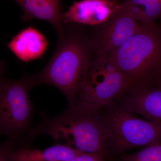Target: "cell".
Wrapping results in <instances>:
<instances>
[{
    "label": "cell",
    "instance_id": "9a60e30c",
    "mask_svg": "<svg viewBox=\"0 0 161 161\" xmlns=\"http://www.w3.org/2000/svg\"><path fill=\"white\" fill-rule=\"evenodd\" d=\"M14 148L13 141L9 140L1 144L0 147V161H11V153Z\"/></svg>",
    "mask_w": 161,
    "mask_h": 161
},
{
    "label": "cell",
    "instance_id": "8fae6325",
    "mask_svg": "<svg viewBox=\"0 0 161 161\" xmlns=\"http://www.w3.org/2000/svg\"><path fill=\"white\" fill-rule=\"evenodd\" d=\"M7 45L17 58L28 62L41 58L48 43L41 32L30 26L19 32Z\"/></svg>",
    "mask_w": 161,
    "mask_h": 161
},
{
    "label": "cell",
    "instance_id": "8992f818",
    "mask_svg": "<svg viewBox=\"0 0 161 161\" xmlns=\"http://www.w3.org/2000/svg\"><path fill=\"white\" fill-rule=\"evenodd\" d=\"M126 91L125 79L118 68L108 56L95 55L77 99L101 108H108Z\"/></svg>",
    "mask_w": 161,
    "mask_h": 161
},
{
    "label": "cell",
    "instance_id": "6da1fadb",
    "mask_svg": "<svg viewBox=\"0 0 161 161\" xmlns=\"http://www.w3.org/2000/svg\"><path fill=\"white\" fill-rule=\"evenodd\" d=\"M82 25H64L54 53L45 67L30 77L33 87L48 84L62 92L69 105L77 102V95L95 57L89 35Z\"/></svg>",
    "mask_w": 161,
    "mask_h": 161
},
{
    "label": "cell",
    "instance_id": "4fadbf2b",
    "mask_svg": "<svg viewBox=\"0 0 161 161\" xmlns=\"http://www.w3.org/2000/svg\"><path fill=\"white\" fill-rule=\"evenodd\" d=\"M122 3L139 23L149 25L161 20V0H124Z\"/></svg>",
    "mask_w": 161,
    "mask_h": 161
},
{
    "label": "cell",
    "instance_id": "9c48e42d",
    "mask_svg": "<svg viewBox=\"0 0 161 161\" xmlns=\"http://www.w3.org/2000/svg\"><path fill=\"white\" fill-rule=\"evenodd\" d=\"M117 99L126 109L147 120L161 124V84L150 89L126 94Z\"/></svg>",
    "mask_w": 161,
    "mask_h": 161
},
{
    "label": "cell",
    "instance_id": "5bb4252c",
    "mask_svg": "<svg viewBox=\"0 0 161 161\" xmlns=\"http://www.w3.org/2000/svg\"><path fill=\"white\" fill-rule=\"evenodd\" d=\"M122 161H161V143L146 147L134 154L123 156Z\"/></svg>",
    "mask_w": 161,
    "mask_h": 161
},
{
    "label": "cell",
    "instance_id": "7a4b0ae2",
    "mask_svg": "<svg viewBox=\"0 0 161 161\" xmlns=\"http://www.w3.org/2000/svg\"><path fill=\"white\" fill-rule=\"evenodd\" d=\"M102 109L77 101L60 115L44 119L31 131L30 137L48 135L56 144L106 157L112 134Z\"/></svg>",
    "mask_w": 161,
    "mask_h": 161
},
{
    "label": "cell",
    "instance_id": "277c9868",
    "mask_svg": "<svg viewBox=\"0 0 161 161\" xmlns=\"http://www.w3.org/2000/svg\"><path fill=\"white\" fill-rule=\"evenodd\" d=\"M104 118L112 136L108 142L115 152L121 153L137 147L161 143V124L144 120L119 105L108 107Z\"/></svg>",
    "mask_w": 161,
    "mask_h": 161
},
{
    "label": "cell",
    "instance_id": "5b68a950",
    "mask_svg": "<svg viewBox=\"0 0 161 161\" xmlns=\"http://www.w3.org/2000/svg\"><path fill=\"white\" fill-rule=\"evenodd\" d=\"M33 87L30 77L18 80L4 78L0 83V132L13 141L29 128L33 115L29 96Z\"/></svg>",
    "mask_w": 161,
    "mask_h": 161
},
{
    "label": "cell",
    "instance_id": "52a82bcc",
    "mask_svg": "<svg viewBox=\"0 0 161 161\" xmlns=\"http://www.w3.org/2000/svg\"><path fill=\"white\" fill-rule=\"evenodd\" d=\"M142 25L121 3L119 8L107 22L93 26L90 32L95 55L110 54L136 34Z\"/></svg>",
    "mask_w": 161,
    "mask_h": 161
},
{
    "label": "cell",
    "instance_id": "3957f363",
    "mask_svg": "<svg viewBox=\"0 0 161 161\" xmlns=\"http://www.w3.org/2000/svg\"><path fill=\"white\" fill-rule=\"evenodd\" d=\"M107 56L125 79V95L161 84V25L143 24L136 34Z\"/></svg>",
    "mask_w": 161,
    "mask_h": 161
},
{
    "label": "cell",
    "instance_id": "ba28073f",
    "mask_svg": "<svg viewBox=\"0 0 161 161\" xmlns=\"http://www.w3.org/2000/svg\"><path fill=\"white\" fill-rule=\"evenodd\" d=\"M117 0H81L64 13V22L82 26H98L107 22L120 7Z\"/></svg>",
    "mask_w": 161,
    "mask_h": 161
},
{
    "label": "cell",
    "instance_id": "7c38bea8",
    "mask_svg": "<svg viewBox=\"0 0 161 161\" xmlns=\"http://www.w3.org/2000/svg\"><path fill=\"white\" fill-rule=\"evenodd\" d=\"M84 153H86L74 147L56 144L44 150L27 147L14 148L10 159L11 161H63Z\"/></svg>",
    "mask_w": 161,
    "mask_h": 161
},
{
    "label": "cell",
    "instance_id": "30bf717a",
    "mask_svg": "<svg viewBox=\"0 0 161 161\" xmlns=\"http://www.w3.org/2000/svg\"><path fill=\"white\" fill-rule=\"evenodd\" d=\"M23 13L22 19H37L48 22L57 30L59 37L64 34V22L61 0H14Z\"/></svg>",
    "mask_w": 161,
    "mask_h": 161
},
{
    "label": "cell",
    "instance_id": "2e32d148",
    "mask_svg": "<svg viewBox=\"0 0 161 161\" xmlns=\"http://www.w3.org/2000/svg\"><path fill=\"white\" fill-rule=\"evenodd\" d=\"M105 157L96 153H84L63 161H105Z\"/></svg>",
    "mask_w": 161,
    "mask_h": 161
},
{
    "label": "cell",
    "instance_id": "e0dca14e",
    "mask_svg": "<svg viewBox=\"0 0 161 161\" xmlns=\"http://www.w3.org/2000/svg\"></svg>",
    "mask_w": 161,
    "mask_h": 161
}]
</instances>
